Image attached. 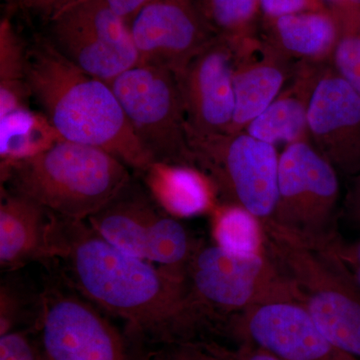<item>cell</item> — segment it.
<instances>
[{
	"instance_id": "obj_1",
	"label": "cell",
	"mask_w": 360,
	"mask_h": 360,
	"mask_svg": "<svg viewBox=\"0 0 360 360\" xmlns=\"http://www.w3.org/2000/svg\"><path fill=\"white\" fill-rule=\"evenodd\" d=\"M46 260L58 264L66 285L122 319L137 343L160 347L206 340V333H215L186 276L120 250L86 220L53 213Z\"/></svg>"
},
{
	"instance_id": "obj_2",
	"label": "cell",
	"mask_w": 360,
	"mask_h": 360,
	"mask_svg": "<svg viewBox=\"0 0 360 360\" xmlns=\"http://www.w3.org/2000/svg\"><path fill=\"white\" fill-rule=\"evenodd\" d=\"M27 84L61 139L103 149L139 175L155 162L110 85L71 63L51 42L28 49Z\"/></svg>"
},
{
	"instance_id": "obj_3",
	"label": "cell",
	"mask_w": 360,
	"mask_h": 360,
	"mask_svg": "<svg viewBox=\"0 0 360 360\" xmlns=\"http://www.w3.org/2000/svg\"><path fill=\"white\" fill-rule=\"evenodd\" d=\"M132 179L130 168L103 149L60 139L1 172V186L59 217L87 220Z\"/></svg>"
},
{
	"instance_id": "obj_4",
	"label": "cell",
	"mask_w": 360,
	"mask_h": 360,
	"mask_svg": "<svg viewBox=\"0 0 360 360\" xmlns=\"http://www.w3.org/2000/svg\"><path fill=\"white\" fill-rule=\"evenodd\" d=\"M264 227L265 251L290 278L297 302L329 340L360 359V286L354 276L329 251Z\"/></svg>"
},
{
	"instance_id": "obj_5",
	"label": "cell",
	"mask_w": 360,
	"mask_h": 360,
	"mask_svg": "<svg viewBox=\"0 0 360 360\" xmlns=\"http://www.w3.org/2000/svg\"><path fill=\"white\" fill-rule=\"evenodd\" d=\"M340 174L310 141L288 144L279 155L276 207L264 225L312 248L338 233Z\"/></svg>"
},
{
	"instance_id": "obj_6",
	"label": "cell",
	"mask_w": 360,
	"mask_h": 360,
	"mask_svg": "<svg viewBox=\"0 0 360 360\" xmlns=\"http://www.w3.org/2000/svg\"><path fill=\"white\" fill-rule=\"evenodd\" d=\"M186 281L217 335L229 317L253 305L297 302L295 286L266 251L238 255L201 240L187 266Z\"/></svg>"
},
{
	"instance_id": "obj_7",
	"label": "cell",
	"mask_w": 360,
	"mask_h": 360,
	"mask_svg": "<svg viewBox=\"0 0 360 360\" xmlns=\"http://www.w3.org/2000/svg\"><path fill=\"white\" fill-rule=\"evenodd\" d=\"M86 221L111 245L180 276L186 277L187 266L201 243L134 177Z\"/></svg>"
},
{
	"instance_id": "obj_8",
	"label": "cell",
	"mask_w": 360,
	"mask_h": 360,
	"mask_svg": "<svg viewBox=\"0 0 360 360\" xmlns=\"http://www.w3.org/2000/svg\"><path fill=\"white\" fill-rule=\"evenodd\" d=\"M194 165L217 189L219 203L241 206L269 221L276 207L279 153L248 132L187 134Z\"/></svg>"
},
{
	"instance_id": "obj_9",
	"label": "cell",
	"mask_w": 360,
	"mask_h": 360,
	"mask_svg": "<svg viewBox=\"0 0 360 360\" xmlns=\"http://www.w3.org/2000/svg\"><path fill=\"white\" fill-rule=\"evenodd\" d=\"M108 84L135 136L155 162L195 167L179 80L172 71L139 65Z\"/></svg>"
},
{
	"instance_id": "obj_10",
	"label": "cell",
	"mask_w": 360,
	"mask_h": 360,
	"mask_svg": "<svg viewBox=\"0 0 360 360\" xmlns=\"http://www.w3.org/2000/svg\"><path fill=\"white\" fill-rule=\"evenodd\" d=\"M33 328L46 360H134V340L70 286L40 293Z\"/></svg>"
},
{
	"instance_id": "obj_11",
	"label": "cell",
	"mask_w": 360,
	"mask_h": 360,
	"mask_svg": "<svg viewBox=\"0 0 360 360\" xmlns=\"http://www.w3.org/2000/svg\"><path fill=\"white\" fill-rule=\"evenodd\" d=\"M49 22L54 49L108 84L139 65L129 26L106 0H77Z\"/></svg>"
},
{
	"instance_id": "obj_12",
	"label": "cell",
	"mask_w": 360,
	"mask_h": 360,
	"mask_svg": "<svg viewBox=\"0 0 360 360\" xmlns=\"http://www.w3.org/2000/svg\"><path fill=\"white\" fill-rule=\"evenodd\" d=\"M219 335L283 360H360L335 345L296 300L260 303L229 317Z\"/></svg>"
},
{
	"instance_id": "obj_13",
	"label": "cell",
	"mask_w": 360,
	"mask_h": 360,
	"mask_svg": "<svg viewBox=\"0 0 360 360\" xmlns=\"http://www.w3.org/2000/svg\"><path fill=\"white\" fill-rule=\"evenodd\" d=\"M129 28L139 65L165 68L176 77L219 35L200 0H155Z\"/></svg>"
},
{
	"instance_id": "obj_14",
	"label": "cell",
	"mask_w": 360,
	"mask_h": 360,
	"mask_svg": "<svg viewBox=\"0 0 360 360\" xmlns=\"http://www.w3.org/2000/svg\"><path fill=\"white\" fill-rule=\"evenodd\" d=\"M234 54V42L217 35L176 77L187 134H225L231 129L236 108Z\"/></svg>"
},
{
	"instance_id": "obj_15",
	"label": "cell",
	"mask_w": 360,
	"mask_h": 360,
	"mask_svg": "<svg viewBox=\"0 0 360 360\" xmlns=\"http://www.w3.org/2000/svg\"><path fill=\"white\" fill-rule=\"evenodd\" d=\"M309 141L345 176L360 174V94L329 65L312 94Z\"/></svg>"
},
{
	"instance_id": "obj_16",
	"label": "cell",
	"mask_w": 360,
	"mask_h": 360,
	"mask_svg": "<svg viewBox=\"0 0 360 360\" xmlns=\"http://www.w3.org/2000/svg\"><path fill=\"white\" fill-rule=\"evenodd\" d=\"M232 41L236 45V108L229 134L245 131L269 108L288 84L296 65L258 34Z\"/></svg>"
},
{
	"instance_id": "obj_17",
	"label": "cell",
	"mask_w": 360,
	"mask_h": 360,
	"mask_svg": "<svg viewBox=\"0 0 360 360\" xmlns=\"http://www.w3.org/2000/svg\"><path fill=\"white\" fill-rule=\"evenodd\" d=\"M330 63H296L295 71L281 94L245 131L276 146L310 141L309 113L312 94Z\"/></svg>"
},
{
	"instance_id": "obj_18",
	"label": "cell",
	"mask_w": 360,
	"mask_h": 360,
	"mask_svg": "<svg viewBox=\"0 0 360 360\" xmlns=\"http://www.w3.org/2000/svg\"><path fill=\"white\" fill-rule=\"evenodd\" d=\"M52 212L30 198L1 187L0 265L6 271L49 257Z\"/></svg>"
},
{
	"instance_id": "obj_19",
	"label": "cell",
	"mask_w": 360,
	"mask_h": 360,
	"mask_svg": "<svg viewBox=\"0 0 360 360\" xmlns=\"http://www.w3.org/2000/svg\"><path fill=\"white\" fill-rule=\"evenodd\" d=\"M258 35L296 63H330L340 30L330 9L262 18Z\"/></svg>"
},
{
	"instance_id": "obj_20",
	"label": "cell",
	"mask_w": 360,
	"mask_h": 360,
	"mask_svg": "<svg viewBox=\"0 0 360 360\" xmlns=\"http://www.w3.org/2000/svg\"><path fill=\"white\" fill-rule=\"evenodd\" d=\"M141 176L153 200L175 219L210 214L219 205L212 180L193 165L153 162Z\"/></svg>"
},
{
	"instance_id": "obj_21",
	"label": "cell",
	"mask_w": 360,
	"mask_h": 360,
	"mask_svg": "<svg viewBox=\"0 0 360 360\" xmlns=\"http://www.w3.org/2000/svg\"><path fill=\"white\" fill-rule=\"evenodd\" d=\"M60 139L46 116L30 106L0 116L1 172L39 155Z\"/></svg>"
},
{
	"instance_id": "obj_22",
	"label": "cell",
	"mask_w": 360,
	"mask_h": 360,
	"mask_svg": "<svg viewBox=\"0 0 360 360\" xmlns=\"http://www.w3.org/2000/svg\"><path fill=\"white\" fill-rule=\"evenodd\" d=\"M28 49L8 18L0 22V116L26 108L32 98L27 84Z\"/></svg>"
},
{
	"instance_id": "obj_23",
	"label": "cell",
	"mask_w": 360,
	"mask_h": 360,
	"mask_svg": "<svg viewBox=\"0 0 360 360\" xmlns=\"http://www.w3.org/2000/svg\"><path fill=\"white\" fill-rule=\"evenodd\" d=\"M213 243L238 255L265 253L264 224L241 206L219 203L212 210Z\"/></svg>"
},
{
	"instance_id": "obj_24",
	"label": "cell",
	"mask_w": 360,
	"mask_h": 360,
	"mask_svg": "<svg viewBox=\"0 0 360 360\" xmlns=\"http://www.w3.org/2000/svg\"><path fill=\"white\" fill-rule=\"evenodd\" d=\"M201 4L220 37L240 40L257 35L262 18L260 0H205Z\"/></svg>"
},
{
	"instance_id": "obj_25",
	"label": "cell",
	"mask_w": 360,
	"mask_h": 360,
	"mask_svg": "<svg viewBox=\"0 0 360 360\" xmlns=\"http://www.w3.org/2000/svg\"><path fill=\"white\" fill-rule=\"evenodd\" d=\"M0 360H46L35 328L16 329L0 335Z\"/></svg>"
},
{
	"instance_id": "obj_26",
	"label": "cell",
	"mask_w": 360,
	"mask_h": 360,
	"mask_svg": "<svg viewBox=\"0 0 360 360\" xmlns=\"http://www.w3.org/2000/svg\"><path fill=\"white\" fill-rule=\"evenodd\" d=\"M330 65L360 94V37L340 35Z\"/></svg>"
},
{
	"instance_id": "obj_27",
	"label": "cell",
	"mask_w": 360,
	"mask_h": 360,
	"mask_svg": "<svg viewBox=\"0 0 360 360\" xmlns=\"http://www.w3.org/2000/svg\"><path fill=\"white\" fill-rule=\"evenodd\" d=\"M146 360H224L213 350L210 340L160 345L146 354Z\"/></svg>"
},
{
	"instance_id": "obj_28",
	"label": "cell",
	"mask_w": 360,
	"mask_h": 360,
	"mask_svg": "<svg viewBox=\"0 0 360 360\" xmlns=\"http://www.w3.org/2000/svg\"><path fill=\"white\" fill-rule=\"evenodd\" d=\"M25 305L20 291L9 284H2L0 290V335L20 329Z\"/></svg>"
},
{
	"instance_id": "obj_29",
	"label": "cell",
	"mask_w": 360,
	"mask_h": 360,
	"mask_svg": "<svg viewBox=\"0 0 360 360\" xmlns=\"http://www.w3.org/2000/svg\"><path fill=\"white\" fill-rule=\"evenodd\" d=\"M319 250H328L335 255L360 286V238L347 241L338 233Z\"/></svg>"
},
{
	"instance_id": "obj_30",
	"label": "cell",
	"mask_w": 360,
	"mask_h": 360,
	"mask_svg": "<svg viewBox=\"0 0 360 360\" xmlns=\"http://www.w3.org/2000/svg\"><path fill=\"white\" fill-rule=\"evenodd\" d=\"M262 18H278L303 11L328 8L324 0H260Z\"/></svg>"
},
{
	"instance_id": "obj_31",
	"label": "cell",
	"mask_w": 360,
	"mask_h": 360,
	"mask_svg": "<svg viewBox=\"0 0 360 360\" xmlns=\"http://www.w3.org/2000/svg\"><path fill=\"white\" fill-rule=\"evenodd\" d=\"M215 352L224 360H283L255 345L239 343L238 348H227L210 340Z\"/></svg>"
},
{
	"instance_id": "obj_32",
	"label": "cell",
	"mask_w": 360,
	"mask_h": 360,
	"mask_svg": "<svg viewBox=\"0 0 360 360\" xmlns=\"http://www.w3.org/2000/svg\"><path fill=\"white\" fill-rule=\"evenodd\" d=\"M75 1L77 0H11L9 4L22 9L25 13L49 21L61 9Z\"/></svg>"
},
{
	"instance_id": "obj_33",
	"label": "cell",
	"mask_w": 360,
	"mask_h": 360,
	"mask_svg": "<svg viewBox=\"0 0 360 360\" xmlns=\"http://www.w3.org/2000/svg\"><path fill=\"white\" fill-rule=\"evenodd\" d=\"M338 22L340 35L360 37V4L329 7Z\"/></svg>"
},
{
	"instance_id": "obj_34",
	"label": "cell",
	"mask_w": 360,
	"mask_h": 360,
	"mask_svg": "<svg viewBox=\"0 0 360 360\" xmlns=\"http://www.w3.org/2000/svg\"><path fill=\"white\" fill-rule=\"evenodd\" d=\"M345 215L360 229V174L352 177L345 200Z\"/></svg>"
},
{
	"instance_id": "obj_35",
	"label": "cell",
	"mask_w": 360,
	"mask_h": 360,
	"mask_svg": "<svg viewBox=\"0 0 360 360\" xmlns=\"http://www.w3.org/2000/svg\"><path fill=\"white\" fill-rule=\"evenodd\" d=\"M155 0H106L111 8L115 11L127 25H131L135 16L150 2Z\"/></svg>"
},
{
	"instance_id": "obj_36",
	"label": "cell",
	"mask_w": 360,
	"mask_h": 360,
	"mask_svg": "<svg viewBox=\"0 0 360 360\" xmlns=\"http://www.w3.org/2000/svg\"><path fill=\"white\" fill-rule=\"evenodd\" d=\"M328 7L340 6L345 4V0H324Z\"/></svg>"
},
{
	"instance_id": "obj_37",
	"label": "cell",
	"mask_w": 360,
	"mask_h": 360,
	"mask_svg": "<svg viewBox=\"0 0 360 360\" xmlns=\"http://www.w3.org/2000/svg\"><path fill=\"white\" fill-rule=\"evenodd\" d=\"M360 4V0H345V4ZM345 6V4H343Z\"/></svg>"
},
{
	"instance_id": "obj_38",
	"label": "cell",
	"mask_w": 360,
	"mask_h": 360,
	"mask_svg": "<svg viewBox=\"0 0 360 360\" xmlns=\"http://www.w3.org/2000/svg\"><path fill=\"white\" fill-rule=\"evenodd\" d=\"M200 1L201 2V4H202V2H205V0H200Z\"/></svg>"
},
{
	"instance_id": "obj_39",
	"label": "cell",
	"mask_w": 360,
	"mask_h": 360,
	"mask_svg": "<svg viewBox=\"0 0 360 360\" xmlns=\"http://www.w3.org/2000/svg\"><path fill=\"white\" fill-rule=\"evenodd\" d=\"M6 1L9 4V2H11V0H6Z\"/></svg>"
},
{
	"instance_id": "obj_40",
	"label": "cell",
	"mask_w": 360,
	"mask_h": 360,
	"mask_svg": "<svg viewBox=\"0 0 360 360\" xmlns=\"http://www.w3.org/2000/svg\"><path fill=\"white\" fill-rule=\"evenodd\" d=\"M144 360H146V359H144Z\"/></svg>"
}]
</instances>
